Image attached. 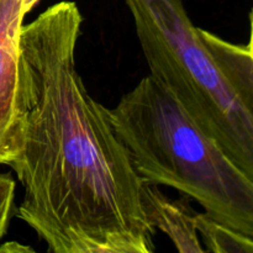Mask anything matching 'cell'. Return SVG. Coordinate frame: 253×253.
Here are the masks:
<instances>
[{
    "mask_svg": "<svg viewBox=\"0 0 253 253\" xmlns=\"http://www.w3.org/2000/svg\"><path fill=\"white\" fill-rule=\"evenodd\" d=\"M82 22L76 2L61 1L22 27V140L9 165L24 188L16 215L49 252L152 253L145 180L77 68Z\"/></svg>",
    "mask_w": 253,
    "mask_h": 253,
    "instance_id": "cell-1",
    "label": "cell"
},
{
    "mask_svg": "<svg viewBox=\"0 0 253 253\" xmlns=\"http://www.w3.org/2000/svg\"><path fill=\"white\" fill-rule=\"evenodd\" d=\"M110 116L145 182L177 189L212 219L253 239V180L157 79L143 77Z\"/></svg>",
    "mask_w": 253,
    "mask_h": 253,
    "instance_id": "cell-2",
    "label": "cell"
},
{
    "mask_svg": "<svg viewBox=\"0 0 253 253\" xmlns=\"http://www.w3.org/2000/svg\"><path fill=\"white\" fill-rule=\"evenodd\" d=\"M150 74L253 180V118L205 47L183 0H125Z\"/></svg>",
    "mask_w": 253,
    "mask_h": 253,
    "instance_id": "cell-3",
    "label": "cell"
},
{
    "mask_svg": "<svg viewBox=\"0 0 253 253\" xmlns=\"http://www.w3.org/2000/svg\"><path fill=\"white\" fill-rule=\"evenodd\" d=\"M22 0H0V165L9 166L21 148L20 94Z\"/></svg>",
    "mask_w": 253,
    "mask_h": 253,
    "instance_id": "cell-4",
    "label": "cell"
},
{
    "mask_svg": "<svg viewBox=\"0 0 253 253\" xmlns=\"http://www.w3.org/2000/svg\"><path fill=\"white\" fill-rule=\"evenodd\" d=\"M141 204L151 227L167 235L177 251L205 252L198 235L197 212L190 207L189 197L170 199L158 185L145 182L141 189Z\"/></svg>",
    "mask_w": 253,
    "mask_h": 253,
    "instance_id": "cell-5",
    "label": "cell"
},
{
    "mask_svg": "<svg viewBox=\"0 0 253 253\" xmlns=\"http://www.w3.org/2000/svg\"><path fill=\"white\" fill-rule=\"evenodd\" d=\"M200 37L253 118V54L246 46L235 44L207 30Z\"/></svg>",
    "mask_w": 253,
    "mask_h": 253,
    "instance_id": "cell-6",
    "label": "cell"
},
{
    "mask_svg": "<svg viewBox=\"0 0 253 253\" xmlns=\"http://www.w3.org/2000/svg\"><path fill=\"white\" fill-rule=\"evenodd\" d=\"M198 235L203 237L205 251L215 253H253V239L212 219L207 212L197 214Z\"/></svg>",
    "mask_w": 253,
    "mask_h": 253,
    "instance_id": "cell-7",
    "label": "cell"
},
{
    "mask_svg": "<svg viewBox=\"0 0 253 253\" xmlns=\"http://www.w3.org/2000/svg\"><path fill=\"white\" fill-rule=\"evenodd\" d=\"M15 180L7 174H0V241L5 236L14 210Z\"/></svg>",
    "mask_w": 253,
    "mask_h": 253,
    "instance_id": "cell-8",
    "label": "cell"
},
{
    "mask_svg": "<svg viewBox=\"0 0 253 253\" xmlns=\"http://www.w3.org/2000/svg\"><path fill=\"white\" fill-rule=\"evenodd\" d=\"M39 1L40 0H22V10H24L25 15L31 11L39 4Z\"/></svg>",
    "mask_w": 253,
    "mask_h": 253,
    "instance_id": "cell-9",
    "label": "cell"
},
{
    "mask_svg": "<svg viewBox=\"0 0 253 253\" xmlns=\"http://www.w3.org/2000/svg\"><path fill=\"white\" fill-rule=\"evenodd\" d=\"M250 25H251V31H250V41L246 48L253 54V9L251 11V15H250Z\"/></svg>",
    "mask_w": 253,
    "mask_h": 253,
    "instance_id": "cell-10",
    "label": "cell"
}]
</instances>
